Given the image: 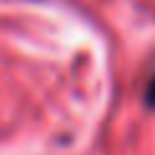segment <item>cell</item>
Wrapping results in <instances>:
<instances>
[{
    "instance_id": "cell-1",
    "label": "cell",
    "mask_w": 155,
    "mask_h": 155,
    "mask_svg": "<svg viewBox=\"0 0 155 155\" xmlns=\"http://www.w3.org/2000/svg\"><path fill=\"white\" fill-rule=\"evenodd\" d=\"M145 104H147L150 109H155V78H153V80H150L147 91H145Z\"/></svg>"
}]
</instances>
